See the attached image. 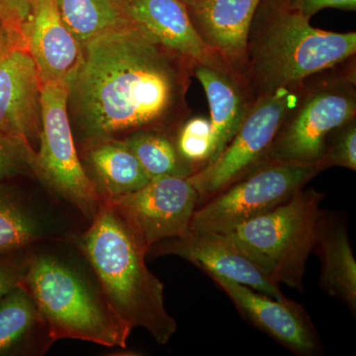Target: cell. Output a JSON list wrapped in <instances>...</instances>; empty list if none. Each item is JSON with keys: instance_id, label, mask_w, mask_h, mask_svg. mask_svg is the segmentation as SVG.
Masks as SVG:
<instances>
[{"instance_id": "1", "label": "cell", "mask_w": 356, "mask_h": 356, "mask_svg": "<svg viewBox=\"0 0 356 356\" xmlns=\"http://www.w3.org/2000/svg\"><path fill=\"white\" fill-rule=\"evenodd\" d=\"M194 65L140 24L81 44L67 96L79 144L123 139L138 131L175 134L189 116L186 93Z\"/></svg>"}, {"instance_id": "2", "label": "cell", "mask_w": 356, "mask_h": 356, "mask_svg": "<svg viewBox=\"0 0 356 356\" xmlns=\"http://www.w3.org/2000/svg\"><path fill=\"white\" fill-rule=\"evenodd\" d=\"M355 54V32L318 29L284 0H261L248 32L243 77L255 100L299 86Z\"/></svg>"}, {"instance_id": "3", "label": "cell", "mask_w": 356, "mask_h": 356, "mask_svg": "<svg viewBox=\"0 0 356 356\" xmlns=\"http://www.w3.org/2000/svg\"><path fill=\"white\" fill-rule=\"evenodd\" d=\"M76 245L110 305L132 329L147 330L166 344L177 323L165 308V287L146 264L147 250L116 210L103 201Z\"/></svg>"}, {"instance_id": "4", "label": "cell", "mask_w": 356, "mask_h": 356, "mask_svg": "<svg viewBox=\"0 0 356 356\" xmlns=\"http://www.w3.org/2000/svg\"><path fill=\"white\" fill-rule=\"evenodd\" d=\"M19 284L36 304L51 341L126 348L132 327L117 315L98 281L72 262L47 252L29 255Z\"/></svg>"}, {"instance_id": "5", "label": "cell", "mask_w": 356, "mask_h": 356, "mask_svg": "<svg viewBox=\"0 0 356 356\" xmlns=\"http://www.w3.org/2000/svg\"><path fill=\"white\" fill-rule=\"evenodd\" d=\"M353 118L355 56L303 81L296 104L288 112L261 165L318 163L327 136Z\"/></svg>"}, {"instance_id": "6", "label": "cell", "mask_w": 356, "mask_h": 356, "mask_svg": "<svg viewBox=\"0 0 356 356\" xmlns=\"http://www.w3.org/2000/svg\"><path fill=\"white\" fill-rule=\"evenodd\" d=\"M325 193L301 189L287 202L229 231L232 238L276 284L304 291L309 255L314 252Z\"/></svg>"}, {"instance_id": "7", "label": "cell", "mask_w": 356, "mask_h": 356, "mask_svg": "<svg viewBox=\"0 0 356 356\" xmlns=\"http://www.w3.org/2000/svg\"><path fill=\"white\" fill-rule=\"evenodd\" d=\"M323 170L318 163H264L198 206L188 229L229 233L287 202Z\"/></svg>"}, {"instance_id": "8", "label": "cell", "mask_w": 356, "mask_h": 356, "mask_svg": "<svg viewBox=\"0 0 356 356\" xmlns=\"http://www.w3.org/2000/svg\"><path fill=\"white\" fill-rule=\"evenodd\" d=\"M69 81L42 86L39 179L88 219L103 202L81 163L67 112Z\"/></svg>"}, {"instance_id": "9", "label": "cell", "mask_w": 356, "mask_h": 356, "mask_svg": "<svg viewBox=\"0 0 356 356\" xmlns=\"http://www.w3.org/2000/svg\"><path fill=\"white\" fill-rule=\"evenodd\" d=\"M302 83L255 99L220 156L187 177L197 191L198 206L261 165L288 112L296 104Z\"/></svg>"}, {"instance_id": "10", "label": "cell", "mask_w": 356, "mask_h": 356, "mask_svg": "<svg viewBox=\"0 0 356 356\" xmlns=\"http://www.w3.org/2000/svg\"><path fill=\"white\" fill-rule=\"evenodd\" d=\"M103 201L116 210L149 254L156 243L188 229L198 207V193L188 178L166 177Z\"/></svg>"}, {"instance_id": "11", "label": "cell", "mask_w": 356, "mask_h": 356, "mask_svg": "<svg viewBox=\"0 0 356 356\" xmlns=\"http://www.w3.org/2000/svg\"><path fill=\"white\" fill-rule=\"evenodd\" d=\"M147 254L177 255L205 273L229 278L274 298L284 296L280 285L229 234L188 229L156 243Z\"/></svg>"}, {"instance_id": "12", "label": "cell", "mask_w": 356, "mask_h": 356, "mask_svg": "<svg viewBox=\"0 0 356 356\" xmlns=\"http://www.w3.org/2000/svg\"><path fill=\"white\" fill-rule=\"evenodd\" d=\"M228 295L252 324L297 355H318L324 351L310 316L301 304L286 296L274 298L217 274L206 273Z\"/></svg>"}, {"instance_id": "13", "label": "cell", "mask_w": 356, "mask_h": 356, "mask_svg": "<svg viewBox=\"0 0 356 356\" xmlns=\"http://www.w3.org/2000/svg\"><path fill=\"white\" fill-rule=\"evenodd\" d=\"M41 77L26 47L0 36V132L39 146L42 129Z\"/></svg>"}, {"instance_id": "14", "label": "cell", "mask_w": 356, "mask_h": 356, "mask_svg": "<svg viewBox=\"0 0 356 356\" xmlns=\"http://www.w3.org/2000/svg\"><path fill=\"white\" fill-rule=\"evenodd\" d=\"M23 40L42 83L69 81L81 60V46L63 21L57 0H30Z\"/></svg>"}, {"instance_id": "15", "label": "cell", "mask_w": 356, "mask_h": 356, "mask_svg": "<svg viewBox=\"0 0 356 356\" xmlns=\"http://www.w3.org/2000/svg\"><path fill=\"white\" fill-rule=\"evenodd\" d=\"M261 0H196L189 15L204 42L243 76L248 32ZM245 79V77H243Z\"/></svg>"}, {"instance_id": "16", "label": "cell", "mask_w": 356, "mask_h": 356, "mask_svg": "<svg viewBox=\"0 0 356 356\" xmlns=\"http://www.w3.org/2000/svg\"><path fill=\"white\" fill-rule=\"evenodd\" d=\"M131 4L136 21L166 48L189 58L194 64L232 70L204 42L181 0H131Z\"/></svg>"}, {"instance_id": "17", "label": "cell", "mask_w": 356, "mask_h": 356, "mask_svg": "<svg viewBox=\"0 0 356 356\" xmlns=\"http://www.w3.org/2000/svg\"><path fill=\"white\" fill-rule=\"evenodd\" d=\"M192 76L202 84L209 104L212 127L210 163H212L233 139L254 100L243 76L232 70H220L195 64Z\"/></svg>"}, {"instance_id": "18", "label": "cell", "mask_w": 356, "mask_h": 356, "mask_svg": "<svg viewBox=\"0 0 356 356\" xmlns=\"http://www.w3.org/2000/svg\"><path fill=\"white\" fill-rule=\"evenodd\" d=\"M314 252L321 261L320 286L356 312V261L343 218L323 213Z\"/></svg>"}, {"instance_id": "19", "label": "cell", "mask_w": 356, "mask_h": 356, "mask_svg": "<svg viewBox=\"0 0 356 356\" xmlns=\"http://www.w3.org/2000/svg\"><path fill=\"white\" fill-rule=\"evenodd\" d=\"M84 168L103 200L137 191L149 181L123 139H102L81 145Z\"/></svg>"}, {"instance_id": "20", "label": "cell", "mask_w": 356, "mask_h": 356, "mask_svg": "<svg viewBox=\"0 0 356 356\" xmlns=\"http://www.w3.org/2000/svg\"><path fill=\"white\" fill-rule=\"evenodd\" d=\"M65 26L79 44L98 35L139 23L131 0H57Z\"/></svg>"}, {"instance_id": "21", "label": "cell", "mask_w": 356, "mask_h": 356, "mask_svg": "<svg viewBox=\"0 0 356 356\" xmlns=\"http://www.w3.org/2000/svg\"><path fill=\"white\" fill-rule=\"evenodd\" d=\"M37 337L54 343L32 297L18 284L0 301V355L26 348L30 341L36 343Z\"/></svg>"}, {"instance_id": "22", "label": "cell", "mask_w": 356, "mask_h": 356, "mask_svg": "<svg viewBox=\"0 0 356 356\" xmlns=\"http://www.w3.org/2000/svg\"><path fill=\"white\" fill-rule=\"evenodd\" d=\"M48 234L43 218L13 188L0 185V254L25 250Z\"/></svg>"}, {"instance_id": "23", "label": "cell", "mask_w": 356, "mask_h": 356, "mask_svg": "<svg viewBox=\"0 0 356 356\" xmlns=\"http://www.w3.org/2000/svg\"><path fill=\"white\" fill-rule=\"evenodd\" d=\"M175 134L138 131L123 138L149 179L175 177L187 178L195 170L178 152Z\"/></svg>"}, {"instance_id": "24", "label": "cell", "mask_w": 356, "mask_h": 356, "mask_svg": "<svg viewBox=\"0 0 356 356\" xmlns=\"http://www.w3.org/2000/svg\"><path fill=\"white\" fill-rule=\"evenodd\" d=\"M175 140L180 156L193 166L195 172L210 163L212 127L205 116L187 117L177 128Z\"/></svg>"}, {"instance_id": "25", "label": "cell", "mask_w": 356, "mask_h": 356, "mask_svg": "<svg viewBox=\"0 0 356 356\" xmlns=\"http://www.w3.org/2000/svg\"><path fill=\"white\" fill-rule=\"evenodd\" d=\"M19 177L39 179L37 151L24 138L0 132V181Z\"/></svg>"}, {"instance_id": "26", "label": "cell", "mask_w": 356, "mask_h": 356, "mask_svg": "<svg viewBox=\"0 0 356 356\" xmlns=\"http://www.w3.org/2000/svg\"><path fill=\"white\" fill-rule=\"evenodd\" d=\"M323 170L339 166L356 170V118L339 126L327 136L324 153L318 161Z\"/></svg>"}, {"instance_id": "27", "label": "cell", "mask_w": 356, "mask_h": 356, "mask_svg": "<svg viewBox=\"0 0 356 356\" xmlns=\"http://www.w3.org/2000/svg\"><path fill=\"white\" fill-rule=\"evenodd\" d=\"M28 257L0 259V301L19 284L27 267Z\"/></svg>"}, {"instance_id": "28", "label": "cell", "mask_w": 356, "mask_h": 356, "mask_svg": "<svg viewBox=\"0 0 356 356\" xmlns=\"http://www.w3.org/2000/svg\"><path fill=\"white\" fill-rule=\"evenodd\" d=\"M288 6L299 11L306 17L312 18L325 8H337L355 11L356 0H284Z\"/></svg>"}, {"instance_id": "29", "label": "cell", "mask_w": 356, "mask_h": 356, "mask_svg": "<svg viewBox=\"0 0 356 356\" xmlns=\"http://www.w3.org/2000/svg\"><path fill=\"white\" fill-rule=\"evenodd\" d=\"M182 2H184L185 4H186L187 6H191L192 4L194 3V2L196 1V0H181Z\"/></svg>"}, {"instance_id": "30", "label": "cell", "mask_w": 356, "mask_h": 356, "mask_svg": "<svg viewBox=\"0 0 356 356\" xmlns=\"http://www.w3.org/2000/svg\"><path fill=\"white\" fill-rule=\"evenodd\" d=\"M0 36H1V30H0Z\"/></svg>"}]
</instances>
